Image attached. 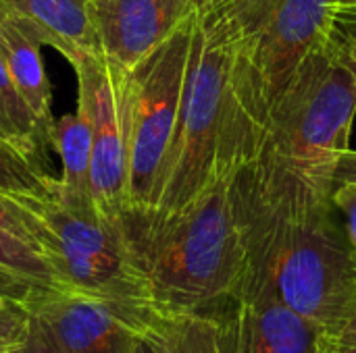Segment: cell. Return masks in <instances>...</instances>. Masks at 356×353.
Instances as JSON below:
<instances>
[{
	"mask_svg": "<svg viewBox=\"0 0 356 353\" xmlns=\"http://www.w3.org/2000/svg\"><path fill=\"white\" fill-rule=\"evenodd\" d=\"M356 77L325 46L313 50L271 108L259 152L242 177L284 212L334 208L338 166L350 150Z\"/></svg>",
	"mask_w": 356,
	"mask_h": 353,
	"instance_id": "6da1fadb",
	"label": "cell"
},
{
	"mask_svg": "<svg viewBox=\"0 0 356 353\" xmlns=\"http://www.w3.org/2000/svg\"><path fill=\"white\" fill-rule=\"evenodd\" d=\"M236 175L219 179L179 212L125 206L117 221L127 250L167 318H204L238 285L246 250L236 206Z\"/></svg>",
	"mask_w": 356,
	"mask_h": 353,
	"instance_id": "7a4b0ae2",
	"label": "cell"
},
{
	"mask_svg": "<svg viewBox=\"0 0 356 353\" xmlns=\"http://www.w3.org/2000/svg\"><path fill=\"white\" fill-rule=\"evenodd\" d=\"M236 206L246 266L323 333L356 312V248L334 208L284 212L267 206L236 173Z\"/></svg>",
	"mask_w": 356,
	"mask_h": 353,
	"instance_id": "3957f363",
	"label": "cell"
},
{
	"mask_svg": "<svg viewBox=\"0 0 356 353\" xmlns=\"http://www.w3.org/2000/svg\"><path fill=\"white\" fill-rule=\"evenodd\" d=\"M340 2L244 0L236 10L221 12L234 35L232 117L238 171L254 160L271 108L305 58L323 46Z\"/></svg>",
	"mask_w": 356,
	"mask_h": 353,
	"instance_id": "277c9868",
	"label": "cell"
},
{
	"mask_svg": "<svg viewBox=\"0 0 356 353\" xmlns=\"http://www.w3.org/2000/svg\"><path fill=\"white\" fill-rule=\"evenodd\" d=\"M232 64L234 35L227 19L211 6H200L194 19L179 117L152 210L179 212L219 179L236 175L232 166Z\"/></svg>",
	"mask_w": 356,
	"mask_h": 353,
	"instance_id": "5b68a950",
	"label": "cell"
},
{
	"mask_svg": "<svg viewBox=\"0 0 356 353\" xmlns=\"http://www.w3.org/2000/svg\"><path fill=\"white\" fill-rule=\"evenodd\" d=\"M40 212L50 231L44 258L56 289L156 312L117 216L100 210L92 196L63 191L58 179L54 196L40 200Z\"/></svg>",
	"mask_w": 356,
	"mask_h": 353,
	"instance_id": "8992f818",
	"label": "cell"
},
{
	"mask_svg": "<svg viewBox=\"0 0 356 353\" xmlns=\"http://www.w3.org/2000/svg\"><path fill=\"white\" fill-rule=\"evenodd\" d=\"M196 15L129 69L131 137L127 206L152 208L156 204L179 117Z\"/></svg>",
	"mask_w": 356,
	"mask_h": 353,
	"instance_id": "52a82bcc",
	"label": "cell"
},
{
	"mask_svg": "<svg viewBox=\"0 0 356 353\" xmlns=\"http://www.w3.org/2000/svg\"><path fill=\"white\" fill-rule=\"evenodd\" d=\"M67 60L77 77V108L92 133L90 191L100 210L117 216L127 206L131 75L100 48H81Z\"/></svg>",
	"mask_w": 356,
	"mask_h": 353,
	"instance_id": "ba28073f",
	"label": "cell"
},
{
	"mask_svg": "<svg viewBox=\"0 0 356 353\" xmlns=\"http://www.w3.org/2000/svg\"><path fill=\"white\" fill-rule=\"evenodd\" d=\"M204 320L215 353H321L327 335L248 266Z\"/></svg>",
	"mask_w": 356,
	"mask_h": 353,
	"instance_id": "9c48e42d",
	"label": "cell"
},
{
	"mask_svg": "<svg viewBox=\"0 0 356 353\" xmlns=\"http://www.w3.org/2000/svg\"><path fill=\"white\" fill-rule=\"evenodd\" d=\"M27 306L60 353H131L159 314L54 287L38 291Z\"/></svg>",
	"mask_w": 356,
	"mask_h": 353,
	"instance_id": "30bf717a",
	"label": "cell"
},
{
	"mask_svg": "<svg viewBox=\"0 0 356 353\" xmlns=\"http://www.w3.org/2000/svg\"><path fill=\"white\" fill-rule=\"evenodd\" d=\"M200 6V0H92L98 48L131 69L188 23Z\"/></svg>",
	"mask_w": 356,
	"mask_h": 353,
	"instance_id": "8fae6325",
	"label": "cell"
},
{
	"mask_svg": "<svg viewBox=\"0 0 356 353\" xmlns=\"http://www.w3.org/2000/svg\"><path fill=\"white\" fill-rule=\"evenodd\" d=\"M0 4L21 29L65 58L81 48H98L92 0H0Z\"/></svg>",
	"mask_w": 356,
	"mask_h": 353,
	"instance_id": "7c38bea8",
	"label": "cell"
},
{
	"mask_svg": "<svg viewBox=\"0 0 356 353\" xmlns=\"http://www.w3.org/2000/svg\"><path fill=\"white\" fill-rule=\"evenodd\" d=\"M40 46L42 44L25 29H21L0 4V50L4 62L10 71V77L19 94L31 108L40 131L50 144V131L54 125L52 108H50L52 96H50V81L44 71Z\"/></svg>",
	"mask_w": 356,
	"mask_h": 353,
	"instance_id": "4fadbf2b",
	"label": "cell"
},
{
	"mask_svg": "<svg viewBox=\"0 0 356 353\" xmlns=\"http://www.w3.org/2000/svg\"><path fill=\"white\" fill-rule=\"evenodd\" d=\"M50 146L60 156L58 187L75 196H92L90 166H92V133L86 114L77 108L54 121L50 131Z\"/></svg>",
	"mask_w": 356,
	"mask_h": 353,
	"instance_id": "5bb4252c",
	"label": "cell"
},
{
	"mask_svg": "<svg viewBox=\"0 0 356 353\" xmlns=\"http://www.w3.org/2000/svg\"><path fill=\"white\" fill-rule=\"evenodd\" d=\"M0 137L21 150L44 171V148L48 139L40 131L35 117L19 94L0 50Z\"/></svg>",
	"mask_w": 356,
	"mask_h": 353,
	"instance_id": "9a60e30c",
	"label": "cell"
},
{
	"mask_svg": "<svg viewBox=\"0 0 356 353\" xmlns=\"http://www.w3.org/2000/svg\"><path fill=\"white\" fill-rule=\"evenodd\" d=\"M56 179L46 175L31 158L0 137V191L48 200L54 196Z\"/></svg>",
	"mask_w": 356,
	"mask_h": 353,
	"instance_id": "2e32d148",
	"label": "cell"
},
{
	"mask_svg": "<svg viewBox=\"0 0 356 353\" xmlns=\"http://www.w3.org/2000/svg\"><path fill=\"white\" fill-rule=\"evenodd\" d=\"M0 229L27 241L44 256L50 231L40 212V200L0 191Z\"/></svg>",
	"mask_w": 356,
	"mask_h": 353,
	"instance_id": "e0dca14e",
	"label": "cell"
},
{
	"mask_svg": "<svg viewBox=\"0 0 356 353\" xmlns=\"http://www.w3.org/2000/svg\"><path fill=\"white\" fill-rule=\"evenodd\" d=\"M0 266L31 279L42 287H54V275L46 262V258L27 241L19 239L17 235L0 229Z\"/></svg>",
	"mask_w": 356,
	"mask_h": 353,
	"instance_id": "ac0fdd59",
	"label": "cell"
},
{
	"mask_svg": "<svg viewBox=\"0 0 356 353\" xmlns=\"http://www.w3.org/2000/svg\"><path fill=\"white\" fill-rule=\"evenodd\" d=\"M323 46L356 77V2H340L336 6Z\"/></svg>",
	"mask_w": 356,
	"mask_h": 353,
	"instance_id": "d6986e66",
	"label": "cell"
},
{
	"mask_svg": "<svg viewBox=\"0 0 356 353\" xmlns=\"http://www.w3.org/2000/svg\"><path fill=\"white\" fill-rule=\"evenodd\" d=\"M165 329L169 337L171 353H215L213 333L204 318L188 316V318H167Z\"/></svg>",
	"mask_w": 356,
	"mask_h": 353,
	"instance_id": "ffe728a7",
	"label": "cell"
},
{
	"mask_svg": "<svg viewBox=\"0 0 356 353\" xmlns=\"http://www.w3.org/2000/svg\"><path fill=\"white\" fill-rule=\"evenodd\" d=\"M31 310L23 302H0V353L17 350L27 337Z\"/></svg>",
	"mask_w": 356,
	"mask_h": 353,
	"instance_id": "44dd1931",
	"label": "cell"
},
{
	"mask_svg": "<svg viewBox=\"0 0 356 353\" xmlns=\"http://www.w3.org/2000/svg\"><path fill=\"white\" fill-rule=\"evenodd\" d=\"M48 289L31 279H25L4 266H0V302H23L27 304L38 291Z\"/></svg>",
	"mask_w": 356,
	"mask_h": 353,
	"instance_id": "7402d4cb",
	"label": "cell"
},
{
	"mask_svg": "<svg viewBox=\"0 0 356 353\" xmlns=\"http://www.w3.org/2000/svg\"><path fill=\"white\" fill-rule=\"evenodd\" d=\"M10 353H60L52 335L48 333V329L44 327V322L31 314V325H29V331H27V337L23 339V343L13 350Z\"/></svg>",
	"mask_w": 356,
	"mask_h": 353,
	"instance_id": "603a6c76",
	"label": "cell"
},
{
	"mask_svg": "<svg viewBox=\"0 0 356 353\" xmlns=\"http://www.w3.org/2000/svg\"><path fill=\"white\" fill-rule=\"evenodd\" d=\"M334 208L342 210L346 216V233L356 248V183H336V189L332 193Z\"/></svg>",
	"mask_w": 356,
	"mask_h": 353,
	"instance_id": "cb8c5ba5",
	"label": "cell"
},
{
	"mask_svg": "<svg viewBox=\"0 0 356 353\" xmlns=\"http://www.w3.org/2000/svg\"><path fill=\"white\" fill-rule=\"evenodd\" d=\"M131 353H171L165 320L161 314H156V318L150 322V327L140 335Z\"/></svg>",
	"mask_w": 356,
	"mask_h": 353,
	"instance_id": "d4e9b609",
	"label": "cell"
},
{
	"mask_svg": "<svg viewBox=\"0 0 356 353\" xmlns=\"http://www.w3.org/2000/svg\"><path fill=\"white\" fill-rule=\"evenodd\" d=\"M321 353H356V329L344 327L336 333L325 335Z\"/></svg>",
	"mask_w": 356,
	"mask_h": 353,
	"instance_id": "484cf974",
	"label": "cell"
},
{
	"mask_svg": "<svg viewBox=\"0 0 356 353\" xmlns=\"http://www.w3.org/2000/svg\"><path fill=\"white\" fill-rule=\"evenodd\" d=\"M356 183V152L355 150H348L342 160H340V166H338V179L336 183Z\"/></svg>",
	"mask_w": 356,
	"mask_h": 353,
	"instance_id": "4316f807",
	"label": "cell"
},
{
	"mask_svg": "<svg viewBox=\"0 0 356 353\" xmlns=\"http://www.w3.org/2000/svg\"><path fill=\"white\" fill-rule=\"evenodd\" d=\"M244 0H209L207 4H202V6H211V8H215V10H219V12H232V10H236L240 4H242Z\"/></svg>",
	"mask_w": 356,
	"mask_h": 353,
	"instance_id": "83f0119b",
	"label": "cell"
},
{
	"mask_svg": "<svg viewBox=\"0 0 356 353\" xmlns=\"http://www.w3.org/2000/svg\"><path fill=\"white\" fill-rule=\"evenodd\" d=\"M346 327H350V329H356V312H355V316L350 318V322H348Z\"/></svg>",
	"mask_w": 356,
	"mask_h": 353,
	"instance_id": "f1b7e54d",
	"label": "cell"
},
{
	"mask_svg": "<svg viewBox=\"0 0 356 353\" xmlns=\"http://www.w3.org/2000/svg\"><path fill=\"white\" fill-rule=\"evenodd\" d=\"M207 2H209V0H200V4H207Z\"/></svg>",
	"mask_w": 356,
	"mask_h": 353,
	"instance_id": "f546056e",
	"label": "cell"
},
{
	"mask_svg": "<svg viewBox=\"0 0 356 353\" xmlns=\"http://www.w3.org/2000/svg\"><path fill=\"white\" fill-rule=\"evenodd\" d=\"M342 2H356V0H342Z\"/></svg>",
	"mask_w": 356,
	"mask_h": 353,
	"instance_id": "4dcf8cb0",
	"label": "cell"
}]
</instances>
